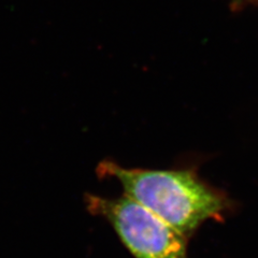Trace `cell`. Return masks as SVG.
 Instances as JSON below:
<instances>
[{
  "label": "cell",
  "mask_w": 258,
  "mask_h": 258,
  "mask_svg": "<svg viewBox=\"0 0 258 258\" xmlns=\"http://www.w3.org/2000/svg\"><path fill=\"white\" fill-rule=\"evenodd\" d=\"M101 179L117 181L124 195L149 209L183 236L221 216L225 198L189 170L125 168L113 160L97 167Z\"/></svg>",
  "instance_id": "1"
},
{
  "label": "cell",
  "mask_w": 258,
  "mask_h": 258,
  "mask_svg": "<svg viewBox=\"0 0 258 258\" xmlns=\"http://www.w3.org/2000/svg\"><path fill=\"white\" fill-rule=\"evenodd\" d=\"M85 205L110 223L135 258H188L187 238L136 200L86 194Z\"/></svg>",
  "instance_id": "2"
}]
</instances>
